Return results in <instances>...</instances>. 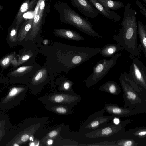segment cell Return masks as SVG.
Masks as SVG:
<instances>
[{"label": "cell", "mask_w": 146, "mask_h": 146, "mask_svg": "<svg viewBox=\"0 0 146 146\" xmlns=\"http://www.w3.org/2000/svg\"><path fill=\"white\" fill-rule=\"evenodd\" d=\"M112 142L113 146H137L138 144L134 139H122Z\"/></svg>", "instance_id": "25"}, {"label": "cell", "mask_w": 146, "mask_h": 146, "mask_svg": "<svg viewBox=\"0 0 146 146\" xmlns=\"http://www.w3.org/2000/svg\"><path fill=\"white\" fill-rule=\"evenodd\" d=\"M39 0H24L21 6L16 17V26L19 25L24 20L23 15L27 11L32 10L37 4Z\"/></svg>", "instance_id": "16"}, {"label": "cell", "mask_w": 146, "mask_h": 146, "mask_svg": "<svg viewBox=\"0 0 146 146\" xmlns=\"http://www.w3.org/2000/svg\"><path fill=\"white\" fill-rule=\"evenodd\" d=\"M53 140L51 139H49L47 141V144L49 145H51L53 144Z\"/></svg>", "instance_id": "35"}, {"label": "cell", "mask_w": 146, "mask_h": 146, "mask_svg": "<svg viewBox=\"0 0 146 146\" xmlns=\"http://www.w3.org/2000/svg\"><path fill=\"white\" fill-rule=\"evenodd\" d=\"M100 14L105 17L119 22L121 17L114 11L104 7L97 0H88Z\"/></svg>", "instance_id": "15"}, {"label": "cell", "mask_w": 146, "mask_h": 146, "mask_svg": "<svg viewBox=\"0 0 146 146\" xmlns=\"http://www.w3.org/2000/svg\"><path fill=\"white\" fill-rule=\"evenodd\" d=\"M52 0H49V4H48L50 5V3H51V1H52Z\"/></svg>", "instance_id": "39"}, {"label": "cell", "mask_w": 146, "mask_h": 146, "mask_svg": "<svg viewBox=\"0 0 146 146\" xmlns=\"http://www.w3.org/2000/svg\"><path fill=\"white\" fill-rule=\"evenodd\" d=\"M121 48V45L118 44H107L100 48L99 53L104 57H111L119 52Z\"/></svg>", "instance_id": "18"}, {"label": "cell", "mask_w": 146, "mask_h": 146, "mask_svg": "<svg viewBox=\"0 0 146 146\" xmlns=\"http://www.w3.org/2000/svg\"><path fill=\"white\" fill-rule=\"evenodd\" d=\"M30 136L27 133H25L22 135L21 137L19 138V141L20 142H25L27 141L29 139Z\"/></svg>", "instance_id": "31"}, {"label": "cell", "mask_w": 146, "mask_h": 146, "mask_svg": "<svg viewBox=\"0 0 146 146\" xmlns=\"http://www.w3.org/2000/svg\"><path fill=\"white\" fill-rule=\"evenodd\" d=\"M17 63V61L14 58L12 60L11 63L15 67Z\"/></svg>", "instance_id": "34"}, {"label": "cell", "mask_w": 146, "mask_h": 146, "mask_svg": "<svg viewBox=\"0 0 146 146\" xmlns=\"http://www.w3.org/2000/svg\"><path fill=\"white\" fill-rule=\"evenodd\" d=\"M46 1L39 0L37 4L31 28L25 37L26 41L38 43L42 40L41 36L42 29L50 11V5L46 4Z\"/></svg>", "instance_id": "5"}, {"label": "cell", "mask_w": 146, "mask_h": 146, "mask_svg": "<svg viewBox=\"0 0 146 146\" xmlns=\"http://www.w3.org/2000/svg\"><path fill=\"white\" fill-rule=\"evenodd\" d=\"M25 88L23 87L13 88L9 94L5 99V101H7L11 98H13L18 94L24 90Z\"/></svg>", "instance_id": "27"}, {"label": "cell", "mask_w": 146, "mask_h": 146, "mask_svg": "<svg viewBox=\"0 0 146 146\" xmlns=\"http://www.w3.org/2000/svg\"><path fill=\"white\" fill-rule=\"evenodd\" d=\"M58 134V132L56 130H53L50 132L48 134V137L50 138H52L56 136Z\"/></svg>", "instance_id": "32"}, {"label": "cell", "mask_w": 146, "mask_h": 146, "mask_svg": "<svg viewBox=\"0 0 146 146\" xmlns=\"http://www.w3.org/2000/svg\"><path fill=\"white\" fill-rule=\"evenodd\" d=\"M137 30L140 43V48L146 58V25L139 20Z\"/></svg>", "instance_id": "20"}, {"label": "cell", "mask_w": 146, "mask_h": 146, "mask_svg": "<svg viewBox=\"0 0 146 146\" xmlns=\"http://www.w3.org/2000/svg\"><path fill=\"white\" fill-rule=\"evenodd\" d=\"M119 80L123 92L124 107L135 109L142 113L146 112V93L135 90L129 81L127 73H122Z\"/></svg>", "instance_id": "4"}, {"label": "cell", "mask_w": 146, "mask_h": 146, "mask_svg": "<svg viewBox=\"0 0 146 146\" xmlns=\"http://www.w3.org/2000/svg\"><path fill=\"white\" fill-rule=\"evenodd\" d=\"M39 53L46 57V64L54 77L67 72L99 53L100 48L72 46L56 42L42 45Z\"/></svg>", "instance_id": "1"}, {"label": "cell", "mask_w": 146, "mask_h": 146, "mask_svg": "<svg viewBox=\"0 0 146 146\" xmlns=\"http://www.w3.org/2000/svg\"><path fill=\"white\" fill-rule=\"evenodd\" d=\"M124 132V134L127 136L142 139L146 137V127H142L135 128Z\"/></svg>", "instance_id": "22"}, {"label": "cell", "mask_w": 146, "mask_h": 146, "mask_svg": "<svg viewBox=\"0 0 146 146\" xmlns=\"http://www.w3.org/2000/svg\"><path fill=\"white\" fill-rule=\"evenodd\" d=\"M52 34L53 35L69 40L82 41L84 38L78 32L71 29L60 28L55 29Z\"/></svg>", "instance_id": "14"}, {"label": "cell", "mask_w": 146, "mask_h": 146, "mask_svg": "<svg viewBox=\"0 0 146 146\" xmlns=\"http://www.w3.org/2000/svg\"><path fill=\"white\" fill-rule=\"evenodd\" d=\"M102 5L109 9L117 10L124 7V3L120 1L113 0H97Z\"/></svg>", "instance_id": "23"}, {"label": "cell", "mask_w": 146, "mask_h": 146, "mask_svg": "<svg viewBox=\"0 0 146 146\" xmlns=\"http://www.w3.org/2000/svg\"><path fill=\"white\" fill-rule=\"evenodd\" d=\"M0 134H1V133H0Z\"/></svg>", "instance_id": "41"}, {"label": "cell", "mask_w": 146, "mask_h": 146, "mask_svg": "<svg viewBox=\"0 0 146 146\" xmlns=\"http://www.w3.org/2000/svg\"><path fill=\"white\" fill-rule=\"evenodd\" d=\"M113 122L115 124H118L120 122L119 119L117 117H115L113 119Z\"/></svg>", "instance_id": "33"}, {"label": "cell", "mask_w": 146, "mask_h": 146, "mask_svg": "<svg viewBox=\"0 0 146 146\" xmlns=\"http://www.w3.org/2000/svg\"><path fill=\"white\" fill-rule=\"evenodd\" d=\"M131 4L130 2L127 4L121 23L122 27L113 39L126 50L130 56L137 57L140 52L137 46V13L131 7Z\"/></svg>", "instance_id": "2"}, {"label": "cell", "mask_w": 146, "mask_h": 146, "mask_svg": "<svg viewBox=\"0 0 146 146\" xmlns=\"http://www.w3.org/2000/svg\"><path fill=\"white\" fill-rule=\"evenodd\" d=\"M136 4L139 6L140 9H141L140 11V12L146 17V9L143 6L142 3L138 0L136 1Z\"/></svg>", "instance_id": "30"}, {"label": "cell", "mask_w": 146, "mask_h": 146, "mask_svg": "<svg viewBox=\"0 0 146 146\" xmlns=\"http://www.w3.org/2000/svg\"><path fill=\"white\" fill-rule=\"evenodd\" d=\"M42 66L37 63H34L32 65L20 67L11 73L10 75L15 76H22L29 73L34 74Z\"/></svg>", "instance_id": "17"}, {"label": "cell", "mask_w": 146, "mask_h": 146, "mask_svg": "<svg viewBox=\"0 0 146 146\" xmlns=\"http://www.w3.org/2000/svg\"><path fill=\"white\" fill-rule=\"evenodd\" d=\"M19 26H16V27H13L10 31L9 39L11 42H15L17 41L18 29Z\"/></svg>", "instance_id": "29"}, {"label": "cell", "mask_w": 146, "mask_h": 146, "mask_svg": "<svg viewBox=\"0 0 146 146\" xmlns=\"http://www.w3.org/2000/svg\"><path fill=\"white\" fill-rule=\"evenodd\" d=\"M29 139L30 141H33V137L32 136H31L29 137Z\"/></svg>", "instance_id": "37"}, {"label": "cell", "mask_w": 146, "mask_h": 146, "mask_svg": "<svg viewBox=\"0 0 146 146\" xmlns=\"http://www.w3.org/2000/svg\"><path fill=\"white\" fill-rule=\"evenodd\" d=\"M130 58L132 62L127 73L128 76L146 90V67L142 61L137 57L130 56Z\"/></svg>", "instance_id": "8"}, {"label": "cell", "mask_w": 146, "mask_h": 146, "mask_svg": "<svg viewBox=\"0 0 146 146\" xmlns=\"http://www.w3.org/2000/svg\"><path fill=\"white\" fill-rule=\"evenodd\" d=\"M29 145L30 146H35V142H32L30 143Z\"/></svg>", "instance_id": "36"}, {"label": "cell", "mask_w": 146, "mask_h": 146, "mask_svg": "<svg viewBox=\"0 0 146 146\" xmlns=\"http://www.w3.org/2000/svg\"><path fill=\"white\" fill-rule=\"evenodd\" d=\"M13 146H19V145L17 143H14L13 144Z\"/></svg>", "instance_id": "38"}, {"label": "cell", "mask_w": 146, "mask_h": 146, "mask_svg": "<svg viewBox=\"0 0 146 146\" xmlns=\"http://www.w3.org/2000/svg\"><path fill=\"white\" fill-rule=\"evenodd\" d=\"M132 120L129 119L121 121L118 124H115L112 121L96 129L86 133L85 135L88 138H98L108 137L123 133L126 125Z\"/></svg>", "instance_id": "7"}, {"label": "cell", "mask_w": 146, "mask_h": 146, "mask_svg": "<svg viewBox=\"0 0 146 146\" xmlns=\"http://www.w3.org/2000/svg\"><path fill=\"white\" fill-rule=\"evenodd\" d=\"M64 80L61 83L60 86V88L66 91H69L71 90L73 83L69 80L64 79Z\"/></svg>", "instance_id": "28"}, {"label": "cell", "mask_w": 146, "mask_h": 146, "mask_svg": "<svg viewBox=\"0 0 146 146\" xmlns=\"http://www.w3.org/2000/svg\"><path fill=\"white\" fill-rule=\"evenodd\" d=\"M51 105V107H49V110H51L56 113L62 115L68 114L70 113V112H72L68 108L69 106L56 104L48 103Z\"/></svg>", "instance_id": "24"}, {"label": "cell", "mask_w": 146, "mask_h": 146, "mask_svg": "<svg viewBox=\"0 0 146 146\" xmlns=\"http://www.w3.org/2000/svg\"><path fill=\"white\" fill-rule=\"evenodd\" d=\"M3 7L0 5V11L2 9Z\"/></svg>", "instance_id": "40"}, {"label": "cell", "mask_w": 146, "mask_h": 146, "mask_svg": "<svg viewBox=\"0 0 146 146\" xmlns=\"http://www.w3.org/2000/svg\"><path fill=\"white\" fill-rule=\"evenodd\" d=\"M103 109L105 112L115 117H128L142 113L141 111L135 109L121 107L113 103L106 104Z\"/></svg>", "instance_id": "11"}, {"label": "cell", "mask_w": 146, "mask_h": 146, "mask_svg": "<svg viewBox=\"0 0 146 146\" xmlns=\"http://www.w3.org/2000/svg\"><path fill=\"white\" fill-rule=\"evenodd\" d=\"M33 18L27 19L23 23L17 35V40L21 42L25 39L30 30L32 24Z\"/></svg>", "instance_id": "21"}, {"label": "cell", "mask_w": 146, "mask_h": 146, "mask_svg": "<svg viewBox=\"0 0 146 146\" xmlns=\"http://www.w3.org/2000/svg\"><path fill=\"white\" fill-rule=\"evenodd\" d=\"M15 57L14 54H12L5 56L0 60V66L3 68L7 67L11 63Z\"/></svg>", "instance_id": "26"}, {"label": "cell", "mask_w": 146, "mask_h": 146, "mask_svg": "<svg viewBox=\"0 0 146 146\" xmlns=\"http://www.w3.org/2000/svg\"><path fill=\"white\" fill-rule=\"evenodd\" d=\"M72 5L86 16L94 19L98 15V10L88 0H70Z\"/></svg>", "instance_id": "13"}, {"label": "cell", "mask_w": 146, "mask_h": 146, "mask_svg": "<svg viewBox=\"0 0 146 146\" xmlns=\"http://www.w3.org/2000/svg\"><path fill=\"white\" fill-rule=\"evenodd\" d=\"M121 54L118 52L109 60L104 59L97 62L92 73L85 80V86L90 87L101 80L116 63Z\"/></svg>", "instance_id": "6"}, {"label": "cell", "mask_w": 146, "mask_h": 146, "mask_svg": "<svg viewBox=\"0 0 146 146\" xmlns=\"http://www.w3.org/2000/svg\"><path fill=\"white\" fill-rule=\"evenodd\" d=\"M105 111L103 108L101 110L89 116L82 125L83 130L87 133L96 129L108 123L115 117L111 115L109 116L104 115Z\"/></svg>", "instance_id": "9"}, {"label": "cell", "mask_w": 146, "mask_h": 146, "mask_svg": "<svg viewBox=\"0 0 146 146\" xmlns=\"http://www.w3.org/2000/svg\"><path fill=\"white\" fill-rule=\"evenodd\" d=\"M54 7L57 11L62 23L75 27L86 34L93 37H102L93 29L92 23L63 2L56 3Z\"/></svg>", "instance_id": "3"}, {"label": "cell", "mask_w": 146, "mask_h": 146, "mask_svg": "<svg viewBox=\"0 0 146 146\" xmlns=\"http://www.w3.org/2000/svg\"><path fill=\"white\" fill-rule=\"evenodd\" d=\"M98 89L101 91L108 93L114 96L118 95L121 92V89L118 84L112 81L106 82L101 85Z\"/></svg>", "instance_id": "19"}, {"label": "cell", "mask_w": 146, "mask_h": 146, "mask_svg": "<svg viewBox=\"0 0 146 146\" xmlns=\"http://www.w3.org/2000/svg\"><path fill=\"white\" fill-rule=\"evenodd\" d=\"M42 98L45 99V102L47 103L60 104L69 106H72V103L76 104L81 99V96L77 94L74 96L69 93L59 92L52 93Z\"/></svg>", "instance_id": "10"}, {"label": "cell", "mask_w": 146, "mask_h": 146, "mask_svg": "<svg viewBox=\"0 0 146 146\" xmlns=\"http://www.w3.org/2000/svg\"><path fill=\"white\" fill-rule=\"evenodd\" d=\"M54 77L46 64L42 66L33 76L31 84L36 88L42 87L48 81L53 80Z\"/></svg>", "instance_id": "12"}]
</instances>
